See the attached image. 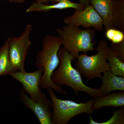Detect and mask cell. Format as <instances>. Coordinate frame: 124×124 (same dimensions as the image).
Segmentation results:
<instances>
[{
  "mask_svg": "<svg viewBox=\"0 0 124 124\" xmlns=\"http://www.w3.org/2000/svg\"><path fill=\"white\" fill-rule=\"evenodd\" d=\"M62 45V40L60 37L45 36L42 41V49L37 54L35 66L38 69H44L40 82L41 88H51L58 93L67 94L66 91L54 83L51 79L53 72L60 63L58 52Z\"/></svg>",
  "mask_w": 124,
  "mask_h": 124,
  "instance_id": "cell-1",
  "label": "cell"
},
{
  "mask_svg": "<svg viewBox=\"0 0 124 124\" xmlns=\"http://www.w3.org/2000/svg\"><path fill=\"white\" fill-rule=\"evenodd\" d=\"M58 55L59 66L57 70L54 71L51 77L54 83L59 86L66 85L71 88L76 96L79 91L86 93L94 99L103 95L98 88H90L84 84L80 73L72 67L73 59L68 51L60 47Z\"/></svg>",
  "mask_w": 124,
  "mask_h": 124,
  "instance_id": "cell-2",
  "label": "cell"
},
{
  "mask_svg": "<svg viewBox=\"0 0 124 124\" xmlns=\"http://www.w3.org/2000/svg\"><path fill=\"white\" fill-rule=\"evenodd\" d=\"M57 32L62 38L63 48L69 52L73 61L76 60L80 52L86 54L96 50L94 48L95 42H93L95 31L92 28L82 29L67 24L57 28Z\"/></svg>",
  "mask_w": 124,
  "mask_h": 124,
  "instance_id": "cell-3",
  "label": "cell"
},
{
  "mask_svg": "<svg viewBox=\"0 0 124 124\" xmlns=\"http://www.w3.org/2000/svg\"><path fill=\"white\" fill-rule=\"evenodd\" d=\"M108 46L106 41L102 40L96 48V54L89 56L84 54L77 57L76 69L86 80H91L95 78L101 79L102 73L110 70V64L107 62Z\"/></svg>",
  "mask_w": 124,
  "mask_h": 124,
  "instance_id": "cell-4",
  "label": "cell"
},
{
  "mask_svg": "<svg viewBox=\"0 0 124 124\" xmlns=\"http://www.w3.org/2000/svg\"><path fill=\"white\" fill-rule=\"evenodd\" d=\"M46 89L53 103L52 119L54 124H67L73 117L81 113L91 115L93 113L94 110L92 108L93 99L80 103L72 100H62L57 97L53 89Z\"/></svg>",
  "mask_w": 124,
  "mask_h": 124,
  "instance_id": "cell-5",
  "label": "cell"
},
{
  "mask_svg": "<svg viewBox=\"0 0 124 124\" xmlns=\"http://www.w3.org/2000/svg\"><path fill=\"white\" fill-rule=\"evenodd\" d=\"M32 30V25L27 24L20 36L9 37V56L15 72L25 70L24 63L32 44L30 39Z\"/></svg>",
  "mask_w": 124,
  "mask_h": 124,
  "instance_id": "cell-6",
  "label": "cell"
},
{
  "mask_svg": "<svg viewBox=\"0 0 124 124\" xmlns=\"http://www.w3.org/2000/svg\"><path fill=\"white\" fill-rule=\"evenodd\" d=\"M43 68H40L33 72L26 71H16L10 75L11 77L23 86V90L29 94L32 100L38 102L53 105L51 100L42 92L40 86V82L44 73Z\"/></svg>",
  "mask_w": 124,
  "mask_h": 124,
  "instance_id": "cell-7",
  "label": "cell"
},
{
  "mask_svg": "<svg viewBox=\"0 0 124 124\" xmlns=\"http://www.w3.org/2000/svg\"><path fill=\"white\" fill-rule=\"evenodd\" d=\"M63 22L67 25L81 26L85 29L93 28L99 31H102L103 28L102 19L91 5L82 9H75L73 14L66 17Z\"/></svg>",
  "mask_w": 124,
  "mask_h": 124,
  "instance_id": "cell-8",
  "label": "cell"
},
{
  "mask_svg": "<svg viewBox=\"0 0 124 124\" xmlns=\"http://www.w3.org/2000/svg\"><path fill=\"white\" fill-rule=\"evenodd\" d=\"M20 100L27 108L32 111L41 124H54L50 109L53 105L35 101L27 95L23 90L20 93Z\"/></svg>",
  "mask_w": 124,
  "mask_h": 124,
  "instance_id": "cell-9",
  "label": "cell"
},
{
  "mask_svg": "<svg viewBox=\"0 0 124 124\" xmlns=\"http://www.w3.org/2000/svg\"><path fill=\"white\" fill-rule=\"evenodd\" d=\"M93 100L92 108L94 110L104 107H124V91L102 95L94 98Z\"/></svg>",
  "mask_w": 124,
  "mask_h": 124,
  "instance_id": "cell-10",
  "label": "cell"
},
{
  "mask_svg": "<svg viewBox=\"0 0 124 124\" xmlns=\"http://www.w3.org/2000/svg\"><path fill=\"white\" fill-rule=\"evenodd\" d=\"M115 0H90L91 5L102 19L105 31L112 28V16Z\"/></svg>",
  "mask_w": 124,
  "mask_h": 124,
  "instance_id": "cell-11",
  "label": "cell"
},
{
  "mask_svg": "<svg viewBox=\"0 0 124 124\" xmlns=\"http://www.w3.org/2000/svg\"><path fill=\"white\" fill-rule=\"evenodd\" d=\"M101 79L102 84L98 89L103 95L116 90L124 91V77L116 75L110 70L103 73Z\"/></svg>",
  "mask_w": 124,
  "mask_h": 124,
  "instance_id": "cell-12",
  "label": "cell"
},
{
  "mask_svg": "<svg viewBox=\"0 0 124 124\" xmlns=\"http://www.w3.org/2000/svg\"><path fill=\"white\" fill-rule=\"evenodd\" d=\"M72 8L77 10H81L84 7L81 4L71 2L69 0L67 1H63L54 3L53 4L47 5L46 3L34 2L26 10L27 13L32 12H46L53 9L62 10L64 9Z\"/></svg>",
  "mask_w": 124,
  "mask_h": 124,
  "instance_id": "cell-13",
  "label": "cell"
},
{
  "mask_svg": "<svg viewBox=\"0 0 124 124\" xmlns=\"http://www.w3.org/2000/svg\"><path fill=\"white\" fill-rule=\"evenodd\" d=\"M9 37L0 48V76L10 75L15 72L10 60L9 54Z\"/></svg>",
  "mask_w": 124,
  "mask_h": 124,
  "instance_id": "cell-14",
  "label": "cell"
},
{
  "mask_svg": "<svg viewBox=\"0 0 124 124\" xmlns=\"http://www.w3.org/2000/svg\"><path fill=\"white\" fill-rule=\"evenodd\" d=\"M112 28L124 32V0H115L112 16Z\"/></svg>",
  "mask_w": 124,
  "mask_h": 124,
  "instance_id": "cell-15",
  "label": "cell"
},
{
  "mask_svg": "<svg viewBox=\"0 0 124 124\" xmlns=\"http://www.w3.org/2000/svg\"><path fill=\"white\" fill-rule=\"evenodd\" d=\"M107 60L112 73L119 76L124 77V61L117 56L109 46L107 51Z\"/></svg>",
  "mask_w": 124,
  "mask_h": 124,
  "instance_id": "cell-16",
  "label": "cell"
},
{
  "mask_svg": "<svg viewBox=\"0 0 124 124\" xmlns=\"http://www.w3.org/2000/svg\"><path fill=\"white\" fill-rule=\"evenodd\" d=\"M89 118V124H124V107L114 111L112 117L106 122H99L94 121L91 115Z\"/></svg>",
  "mask_w": 124,
  "mask_h": 124,
  "instance_id": "cell-17",
  "label": "cell"
},
{
  "mask_svg": "<svg viewBox=\"0 0 124 124\" xmlns=\"http://www.w3.org/2000/svg\"><path fill=\"white\" fill-rule=\"evenodd\" d=\"M105 36L113 44H117L124 40V32L118 29L111 28L105 31Z\"/></svg>",
  "mask_w": 124,
  "mask_h": 124,
  "instance_id": "cell-18",
  "label": "cell"
},
{
  "mask_svg": "<svg viewBox=\"0 0 124 124\" xmlns=\"http://www.w3.org/2000/svg\"><path fill=\"white\" fill-rule=\"evenodd\" d=\"M109 47L117 56L124 61V40L117 44L112 43Z\"/></svg>",
  "mask_w": 124,
  "mask_h": 124,
  "instance_id": "cell-19",
  "label": "cell"
},
{
  "mask_svg": "<svg viewBox=\"0 0 124 124\" xmlns=\"http://www.w3.org/2000/svg\"><path fill=\"white\" fill-rule=\"evenodd\" d=\"M10 3H14L16 4H23L24 3L26 0H4Z\"/></svg>",
  "mask_w": 124,
  "mask_h": 124,
  "instance_id": "cell-20",
  "label": "cell"
},
{
  "mask_svg": "<svg viewBox=\"0 0 124 124\" xmlns=\"http://www.w3.org/2000/svg\"><path fill=\"white\" fill-rule=\"evenodd\" d=\"M80 4H82L84 7H85L88 6L90 5V0H79Z\"/></svg>",
  "mask_w": 124,
  "mask_h": 124,
  "instance_id": "cell-21",
  "label": "cell"
},
{
  "mask_svg": "<svg viewBox=\"0 0 124 124\" xmlns=\"http://www.w3.org/2000/svg\"><path fill=\"white\" fill-rule=\"evenodd\" d=\"M69 0H47V3L49 2H52L54 3L57 2H63V1H67Z\"/></svg>",
  "mask_w": 124,
  "mask_h": 124,
  "instance_id": "cell-22",
  "label": "cell"
},
{
  "mask_svg": "<svg viewBox=\"0 0 124 124\" xmlns=\"http://www.w3.org/2000/svg\"><path fill=\"white\" fill-rule=\"evenodd\" d=\"M35 2L39 3H44L46 4L47 0H35Z\"/></svg>",
  "mask_w": 124,
  "mask_h": 124,
  "instance_id": "cell-23",
  "label": "cell"
}]
</instances>
